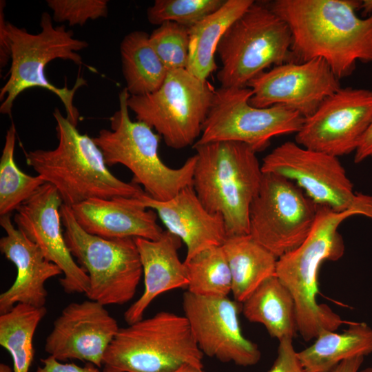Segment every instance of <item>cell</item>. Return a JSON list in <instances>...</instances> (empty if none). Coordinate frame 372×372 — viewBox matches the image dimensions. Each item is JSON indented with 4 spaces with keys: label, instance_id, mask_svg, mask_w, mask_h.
<instances>
[{
    "label": "cell",
    "instance_id": "36",
    "mask_svg": "<svg viewBox=\"0 0 372 372\" xmlns=\"http://www.w3.org/2000/svg\"><path fill=\"white\" fill-rule=\"evenodd\" d=\"M4 1H0V65L5 67L8 61L11 60L10 41L7 30V21L5 20Z\"/></svg>",
    "mask_w": 372,
    "mask_h": 372
},
{
    "label": "cell",
    "instance_id": "19",
    "mask_svg": "<svg viewBox=\"0 0 372 372\" xmlns=\"http://www.w3.org/2000/svg\"><path fill=\"white\" fill-rule=\"evenodd\" d=\"M6 235L0 239V250L17 268V277L11 287L0 295V313L17 304L43 307L48 292L45 284L63 274L60 268L46 259L41 249L13 225L10 215L0 218Z\"/></svg>",
    "mask_w": 372,
    "mask_h": 372
},
{
    "label": "cell",
    "instance_id": "21",
    "mask_svg": "<svg viewBox=\"0 0 372 372\" xmlns=\"http://www.w3.org/2000/svg\"><path fill=\"white\" fill-rule=\"evenodd\" d=\"M78 224L87 233L106 239L158 240L164 230L157 214L135 198H90L70 207Z\"/></svg>",
    "mask_w": 372,
    "mask_h": 372
},
{
    "label": "cell",
    "instance_id": "8",
    "mask_svg": "<svg viewBox=\"0 0 372 372\" xmlns=\"http://www.w3.org/2000/svg\"><path fill=\"white\" fill-rule=\"evenodd\" d=\"M288 25L267 6L253 4L228 28L216 50L221 87H247L271 65L296 62Z\"/></svg>",
    "mask_w": 372,
    "mask_h": 372
},
{
    "label": "cell",
    "instance_id": "18",
    "mask_svg": "<svg viewBox=\"0 0 372 372\" xmlns=\"http://www.w3.org/2000/svg\"><path fill=\"white\" fill-rule=\"evenodd\" d=\"M105 307L90 299L68 304L54 321L45 352L61 362L79 360L101 367L120 328Z\"/></svg>",
    "mask_w": 372,
    "mask_h": 372
},
{
    "label": "cell",
    "instance_id": "7",
    "mask_svg": "<svg viewBox=\"0 0 372 372\" xmlns=\"http://www.w3.org/2000/svg\"><path fill=\"white\" fill-rule=\"evenodd\" d=\"M203 353L185 316L160 311L119 328L103 372H171L183 364L203 368Z\"/></svg>",
    "mask_w": 372,
    "mask_h": 372
},
{
    "label": "cell",
    "instance_id": "2",
    "mask_svg": "<svg viewBox=\"0 0 372 372\" xmlns=\"http://www.w3.org/2000/svg\"><path fill=\"white\" fill-rule=\"evenodd\" d=\"M53 116L57 146L29 151L25 161L57 189L63 205L72 207L94 198H136L145 192L139 185L116 177L93 138L81 134L58 108Z\"/></svg>",
    "mask_w": 372,
    "mask_h": 372
},
{
    "label": "cell",
    "instance_id": "31",
    "mask_svg": "<svg viewBox=\"0 0 372 372\" xmlns=\"http://www.w3.org/2000/svg\"><path fill=\"white\" fill-rule=\"evenodd\" d=\"M225 0H156L147 10L153 25L174 22L190 28L222 6Z\"/></svg>",
    "mask_w": 372,
    "mask_h": 372
},
{
    "label": "cell",
    "instance_id": "16",
    "mask_svg": "<svg viewBox=\"0 0 372 372\" xmlns=\"http://www.w3.org/2000/svg\"><path fill=\"white\" fill-rule=\"evenodd\" d=\"M238 303L228 296L207 298L188 291L183 296L184 316L203 353L223 362L252 366L259 362L261 353L242 333Z\"/></svg>",
    "mask_w": 372,
    "mask_h": 372
},
{
    "label": "cell",
    "instance_id": "27",
    "mask_svg": "<svg viewBox=\"0 0 372 372\" xmlns=\"http://www.w3.org/2000/svg\"><path fill=\"white\" fill-rule=\"evenodd\" d=\"M122 71L130 96H143L156 91L168 70L153 48L149 35L143 30L126 34L120 45Z\"/></svg>",
    "mask_w": 372,
    "mask_h": 372
},
{
    "label": "cell",
    "instance_id": "14",
    "mask_svg": "<svg viewBox=\"0 0 372 372\" xmlns=\"http://www.w3.org/2000/svg\"><path fill=\"white\" fill-rule=\"evenodd\" d=\"M372 123V90L340 87L304 118L295 142L336 157L355 152Z\"/></svg>",
    "mask_w": 372,
    "mask_h": 372
},
{
    "label": "cell",
    "instance_id": "10",
    "mask_svg": "<svg viewBox=\"0 0 372 372\" xmlns=\"http://www.w3.org/2000/svg\"><path fill=\"white\" fill-rule=\"evenodd\" d=\"M216 89L208 80H200L186 69L169 70L154 92L130 96L129 110L154 129L165 144L183 149L194 144L212 105Z\"/></svg>",
    "mask_w": 372,
    "mask_h": 372
},
{
    "label": "cell",
    "instance_id": "33",
    "mask_svg": "<svg viewBox=\"0 0 372 372\" xmlns=\"http://www.w3.org/2000/svg\"><path fill=\"white\" fill-rule=\"evenodd\" d=\"M55 22H68L70 26L83 25L88 20L106 17L107 0H47Z\"/></svg>",
    "mask_w": 372,
    "mask_h": 372
},
{
    "label": "cell",
    "instance_id": "3",
    "mask_svg": "<svg viewBox=\"0 0 372 372\" xmlns=\"http://www.w3.org/2000/svg\"><path fill=\"white\" fill-rule=\"evenodd\" d=\"M355 210L335 211L318 206L311 231L295 249L278 258L276 276L289 289L296 304L298 332L306 341L316 338L322 331H335L344 322L324 304H318V273L325 260H337L344 251L338 232Z\"/></svg>",
    "mask_w": 372,
    "mask_h": 372
},
{
    "label": "cell",
    "instance_id": "37",
    "mask_svg": "<svg viewBox=\"0 0 372 372\" xmlns=\"http://www.w3.org/2000/svg\"><path fill=\"white\" fill-rule=\"evenodd\" d=\"M372 157V123L355 152L354 162L359 163Z\"/></svg>",
    "mask_w": 372,
    "mask_h": 372
},
{
    "label": "cell",
    "instance_id": "26",
    "mask_svg": "<svg viewBox=\"0 0 372 372\" xmlns=\"http://www.w3.org/2000/svg\"><path fill=\"white\" fill-rule=\"evenodd\" d=\"M371 353L372 329L353 322L340 333L322 331L298 356L305 372H331L343 360Z\"/></svg>",
    "mask_w": 372,
    "mask_h": 372
},
{
    "label": "cell",
    "instance_id": "41",
    "mask_svg": "<svg viewBox=\"0 0 372 372\" xmlns=\"http://www.w3.org/2000/svg\"><path fill=\"white\" fill-rule=\"evenodd\" d=\"M0 372H14L13 369H11L8 365L1 363L0 364Z\"/></svg>",
    "mask_w": 372,
    "mask_h": 372
},
{
    "label": "cell",
    "instance_id": "40",
    "mask_svg": "<svg viewBox=\"0 0 372 372\" xmlns=\"http://www.w3.org/2000/svg\"><path fill=\"white\" fill-rule=\"evenodd\" d=\"M361 8L363 9V13L370 14L372 12V1H362Z\"/></svg>",
    "mask_w": 372,
    "mask_h": 372
},
{
    "label": "cell",
    "instance_id": "28",
    "mask_svg": "<svg viewBox=\"0 0 372 372\" xmlns=\"http://www.w3.org/2000/svg\"><path fill=\"white\" fill-rule=\"evenodd\" d=\"M46 313L45 307L17 304L0 315V344L12 356L14 372H29L34 353V335Z\"/></svg>",
    "mask_w": 372,
    "mask_h": 372
},
{
    "label": "cell",
    "instance_id": "1",
    "mask_svg": "<svg viewBox=\"0 0 372 372\" xmlns=\"http://www.w3.org/2000/svg\"><path fill=\"white\" fill-rule=\"evenodd\" d=\"M362 1L275 0L268 7L289 26L296 62L322 59L339 79L357 61L372 62V14L360 18Z\"/></svg>",
    "mask_w": 372,
    "mask_h": 372
},
{
    "label": "cell",
    "instance_id": "11",
    "mask_svg": "<svg viewBox=\"0 0 372 372\" xmlns=\"http://www.w3.org/2000/svg\"><path fill=\"white\" fill-rule=\"evenodd\" d=\"M261 169L291 180L318 206L335 211L355 210L372 219V196L354 192L336 156L287 141L265 156Z\"/></svg>",
    "mask_w": 372,
    "mask_h": 372
},
{
    "label": "cell",
    "instance_id": "6",
    "mask_svg": "<svg viewBox=\"0 0 372 372\" xmlns=\"http://www.w3.org/2000/svg\"><path fill=\"white\" fill-rule=\"evenodd\" d=\"M127 89L118 94V109L110 118V130L102 129L93 138L107 166L121 164L133 174L132 183L141 185L151 198L165 201L183 189L193 186L196 162L194 155L178 168L165 165L158 154L161 136L143 122L130 118Z\"/></svg>",
    "mask_w": 372,
    "mask_h": 372
},
{
    "label": "cell",
    "instance_id": "24",
    "mask_svg": "<svg viewBox=\"0 0 372 372\" xmlns=\"http://www.w3.org/2000/svg\"><path fill=\"white\" fill-rule=\"evenodd\" d=\"M242 311L251 322L260 323L278 341L298 332L294 299L276 276L262 282L242 302Z\"/></svg>",
    "mask_w": 372,
    "mask_h": 372
},
{
    "label": "cell",
    "instance_id": "5",
    "mask_svg": "<svg viewBox=\"0 0 372 372\" xmlns=\"http://www.w3.org/2000/svg\"><path fill=\"white\" fill-rule=\"evenodd\" d=\"M52 17L43 12L40 19L41 31L29 33L7 21V30L10 41L11 65L9 77L0 90V112L10 115L17 97L23 91L41 87L56 94L63 103L67 118L77 125L80 114L74 104L76 90L86 84L79 77L74 86L58 87L50 83L45 74V66L52 60L61 59L76 65H84L79 51L88 46L87 41L74 38L72 30L65 25L54 27Z\"/></svg>",
    "mask_w": 372,
    "mask_h": 372
},
{
    "label": "cell",
    "instance_id": "12",
    "mask_svg": "<svg viewBox=\"0 0 372 372\" xmlns=\"http://www.w3.org/2000/svg\"><path fill=\"white\" fill-rule=\"evenodd\" d=\"M249 87L216 90L199 138L194 145L234 141L249 145L256 153L266 149L272 138L297 133L304 118L280 105L256 107L249 103Z\"/></svg>",
    "mask_w": 372,
    "mask_h": 372
},
{
    "label": "cell",
    "instance_id": "23",
    "mask_svg": "<svg viewBox=\"0 0 372 372\" xmlns=\"http://www.w3.org/2000/svg\"><path fill=\"white\" fill-rule=\"evenodd\" d=\"M254 2L253 0H225L220 8L189 28L186 69L189 73L205 81L217 70L215 54L222 37Z\"/></svg>",
    "mask_w": 372,
    "mask_h": 372
},
{
    "label": "cell",
    "instance_id": "25",
    "mask_svg": "<svg viewBox=\"0 0 372 372\" xmlns=\"http://www.w3.org/2000/svg\"><path fill=\"white\" fill-rule=\"evenodd\" d=\"M222 247L236 302L242 303L262 282L276 276L278 258L249 234L229 236Z\"/></svg>",
    "mask_w": 372,
    "mask_h": 372
},
{
    "label": "cell",
    "instance_id": "32",
    "mask_svg": "<svg viewBox=\"0 0 372 372\" xmlns=\"http://www.w3.org/2000/svg\"><path fill=\"white\" fill-rule=\"evenodd\" d=\"M189 28L174 22L160 25L149 35L150 43L169 71L187 69L189 59Z\"/></svg>",
    "mask_w": 372,
    "mask_h": 372
},
{
    "label": "cell",
    "instance_id": "15",
    "mask_svg": "<svg viewBox=\"0 0 372 372\" xmlns=\"http://www.w3.org/2000/svg\"><path fill=\"white\" fill-rule=\"evenodd\" d=\"M247 87L252 92V106L280 105L306 118L341 86L326 61L318 58L274 66L253 79Z\"/></svg>",
    "mask_w": 372,
    "mask_h": 372
},
{
    "label": "cell",
    "instance_id": "13",
    "mask_svg": "<svg viewBox=\"0 0 372 372\" xmlns=\"http://www.w3.org/2000/svg\"><path fill=\"white\" fill-rule=\"evenodd\" d=\"M318 207L291 180L263 173L249 212V234L277 258L300 246L314 224Z\"/></svg>",
    "mask_w": 372,
    "mask_h": 372
},
{
    "label": "cell",
    "instance_id": "30",
    "mask_svg": "<svg viewBox=\"0 0 372 372\" xmlns=\"http://www.w3.org/2000/svg\"><path fill=\"white\" fill-rule=\"evenodd\" d=\"M188 291L207 298L227 297L231 292L229 267L222 246L207 249L185 260Z\"/></svg>",
    "mask_w": 372,
    "mask_h": 372
},
{
    "label": "cell",
    "instance_id": "4",
    "mask_svg": "<svg viewBox=\"0 0 372 372\" xmlns=\"http://www.w3.org/2000/svg\"><path fill=\"white\" fill-rule=\"evenodd\" d=\"M196 162L194 189L211 213L220 214L227 237L249 234V212L263 172L248 145L222 141L193 145Z\"/></svg>",
    "mask_w": 372,
    "mask_h": 372
},
{
    "label": "cell",
    "instance_id": "29",
    "mask_svg": "<svg viewBox=\"0 0 372 372\" xmlns=\"http://www.w3.org/2000/svg\"><path fill=\"white\" fill-rule=\"evenodd\" d=\"M16 136L12 123L6 132L0 158L1 216L11 215L45 183L39 175L30 176L17 167L14 156Z\"/></svg>",
    "mask_w": 372,
    "mask_h": 372
},
{
    "label": "cell",
    "instance_id": "34",
    "mask_svg": "<svg viewBox=\"0 0 372 372\" xmlns=\"http://www.w3.org/2000/svg\"><path fill=\"white\" fill-rule=\"evenodd\" d=\"M268 372H305L295 351L293 340L279 341L278 355Z\"/></svg>",
    "mask_w": 372,
    "mask_h": 372
},
{
    "label": "cell",
    "instance_id": "20",
    "mask_svg": "<svg viewBox=\"0 0 372 372\" xmlns=\"http://www.w3.org/2000/svg\"><path fill=\"white\" fill-rule=\"evenodd\" d=\"M135 199L155 211L167 230L184 242L187 247L185 260L207 249L222 246L227 238L223 216L203 206L193 186L183 189L165 201L155 200L145 192Z\"/></svg>",
    "mask_w": 372,
    "mask_h": 372
},
{
    "label": "cell",
    "instance_id": "39",
    "mask_svg": "<svg viewBox=\"0 0 372 372\" xmlns=\"http://www.w3.org/2000/svg\"><path fill=\"white\" fill-rule=\"evenodd\" d=\"M171 372H205L202 367L191 364H185Z\"/></svg>",
    "mask_w": 372,
    "mask_h": 372
},
{
    "label": "cell",
    "instance_id": "9",
    "mask_svg": "<svg viewBox=\"0 0 372 372\" xmlns=\"http://www.w3.org/2000/svg\"><path fill=\"white\" fill-rule=\"evenodd\" d=\"M60 214L67 246L90 279L88 299L104 306L131 300L143 275L134 238L106 239L90 234L65 205L61 207Z\"/></svg>",
    "mask_w": 372,
    "mask_h": 372
},
{
    "label": "cell",
    "instance_id": "35",
    "mask_svg": "<svg viewBox=\"0 0 372 372\" xmlns=\"http://www.w3.org/2000/svg\"><path fill=\"white\" fill-rule=\"evenodd\" d=\"M41 362L43 366H39L34 372H103L91 363L80 366L74 363H62L51 355L41 359Z\"/></svg>",
    "mask_w": 372,
    "mask_h": 372
},
{
    "label": "cell",
    "instance_id": "22",
    "mask_svg": "<svg viewBox=\"0 0 372 372\" xmlns=\"http://www.w3.org/2000/svg\"><path fill=\"white\" fill-rule=\"evenodd\" d=\"M143 267L144 290L124 313V320L132 324L143 318L152 302L163 293L187 287L186 266L178 258L181 240L164 230L158 240L134 238Z\"/></svg>",
    "mask_w": 372,
    "mask_h": 372
},
{
    "label": "cell",
    "instance_id": "17",
    "mask_svg": "<svg viewBox=\"0 0 372 372\" xmlns=\"http://www.w3.org/2000/svg\"><path fill=\"white\" fill-rule=\"evenodd\" d=\"M62 205L57 189L45 183L16 210L14 222L38 245L46 259L60 268L63 277L59 282L64 292L86 295L90 279L65 242L60 214Z\"/></svg>",
    "mask_w": 372,
    "mask_h": 372
},
{
    "label": "cell",
    "instance_id": "38",
    "mask_svg": "<svg viewBox=\"0 0 372 372\" xmlns=\"http://www.w3.org/2000/svg\"><path fill=\"white\" fill-rule=\"evenodd\" d=\"M364 361V356H357L341 362L331 372H358ZM360 372H372L371 367H367Z\"/></svg>",
    "mask_w": 372,
    "mask_h": 372
}]
</instances>
